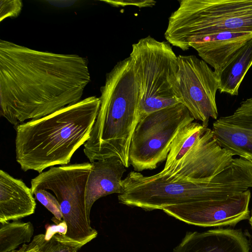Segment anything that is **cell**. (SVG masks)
I'll return each instance as SVG.
<instances>
[{"mask_svg":"<svg viewBox=\"0 0 252 252\" xmlns=\"http://www.w3.org/2000/svg\"><path fill=\"white\" fill-rule=\"evenodd\" d=\"M90 81L85 58L0 40V113L14 127L79 102Z\"/></svg>","mask_w":252,"mask_h":252,"instance_id":"obj_1","label":"cell"},{"mask_svg":"<svg viewBox=\"0 0 252 252\" xmlns=\"http://www.w3.org/2000/svg\"><path fill=\"white\" fill-rule=\"evenodd\" d=\"M100 104L99 97L89 96L15 126L16 159L22 170L41 173L47 167L68 164L89 139Z\"/></svg>","mask_w":252,"mask_h":252,"instance_id":"obj_2","label":"cell"},{"mask_svg":"<svg viewBox=\"0 0 252 252\" xmlns=\"http://www.w3.org/2000/svg\"><path fill=\"white\" fill-rule=\"evenodd\" d=\"M100 93L98 114L84 152L91 163L116 157L128 168L131 140L140 118L139 89L130 57L107 73Z\"/></svg>","mask_w":252,"mask_h":252,"instance_id":"obj_3","label":"cell"},{"mask_svg":"<svg viewBox=\"0 0 252 252\" xmlns=\"http://www.w3.org/2000/svg\"><path fill=\"white\" fill-rule=\"evenodd\" d=\"M119 202L146 211L197 201L223 199L252 188V175L246 162L234 158L231 163L210 182H198L168 176L160 172L150 176L131 171L123 179Z\"/></svg>","mask_w":252,"mask_h":252,"instance_id":"obj_4","label":"cell"},{"mask_svg":"<svg viewBox=\"0 0 252 252\" xmlns=\"http://www.w3.org/2000/svg\"><path fill=\"white\" fill-rule=\"evenodd\" d=\"M164 36L183 51L194 38L222 32L252 33V0H182Z\"/></svg>","mask_w":252,"mask_h":252,"instance_id":"obj_5","label":"cell"},{"mask_svg":"<svg viewBox=\"0 0 252 252\" xmlns=\"http://www.w3.org/2000/svg\"><path fill=\"white\" fill-rule=\"evenodd\" d=\"M129 57L139 89V119L181 103L178 56L169 43L148 36L132 45Z\"/></svg>","mask_w":252,"mask_h":252,"instance_id":"obj_6","label":"cell"},{"mask_svg":"<svg viewBox=\"0 0 252 252\" xmlns=\"http://www.w3.org/2000/svg\"><path fill=\"white\" fill-rule=\"evenodd\" d=\"M92 168L91 162L52 167L31 180L32 191L50 190L57 198L66 226L65 235L55 234L61 242L80 250L96 237L86 210L85 191Z\"/></svg>","mask_w":252,"mask_h":252,"instance_id":"obj_7","label":"cell"},{"mask_svg":"<svg viewBox=\"0 0 252 252\" xmlns=\"http://www.w3.org/2000/svg\"><path fill=\"white\" fill-rule=\"evenodd\" d=\"M194 120L181 103L140 118L129 150V164L134 171L154 169L166 160L177 133Z\"/></svg>","mask_w":252,"mask_h":252,"instance_id":"obj_8","label":"cell"},{"mask_svg":"<svg viewBox=\"0 0 252 252\" xmlns=\"http://www.w3.org/2000/svg\"><path fill=\"white\" fill-rule=\"evenodd\" d=\"M177 81L181 103L193 118L208 127L210 118L217 120L216 95L219 83L215 72L194 55L178 56Z\"/></svg>","mask_w":252,"mask_h":252,"instance_id":"obj_9","label":"cell"},{"mask_svg":"<svg viewBox=\"0 0 252 252\" xmlns=\"http://www.w3.org/2000/svg\"><path fill=\"white\" fill-rule=\"evenodd\" d=\"M250 189L233 197L194 201L166 206L168 215L188 224L201 227L236 224L249 219Z\"/></svg>","mask_w":252,"mask_h":252,"instance_id":"obj_10","label":"cell"},{"mask_svg":"<svg viewBox=\"0 0 252 252\" xmlns=\"http://www.w3.org/2000/svg\"><path fill=\"white\" fill-rule=\"evenodd\" d=\"M234 156L218 143L212 129L206 127L180 161L160 173L193 182H210L231 163Z\"/></svg>","mask_w":252,"mask_h":252,"instance_id":"obj_11","label":"cell"},{"mask_svg":"<svg viewBox=\"0 0 252 252\" xmlns=\"http://www.w3.org/2000/svg\"><path fill=\"white\" fill-rule=\"evenodd\" d=\"M212 130L221 147L252 162V97L241 102L232 114L217 119Z\"/></svg>","mask_w":252,"mask_h":252,"instance_id":"obj_12","label":"cell"},{"mask_svg":"<svg viewBox=\"0 0 252 252\" xmlns=\"http://www.w3.org/2000/svg\"><path fill=\"white\" fill-rule=\"evenodd\" d=\"M173 252H250V247L241 230L215 229L187 232Z\"/></svg>","mask_w":252,"mask_h":252,"instance_id":"obj_13","label":"cell"},{"mask_svg":"<svg viewBox=\"0 0 252 252\" xmlns=\"http://www.w3.org/2000/svg\"><path fill=\"white\" fill-rule=\"evenodd\" d=\"M252 33L222 32L190 40L187 45L194 48L199 57L219 72L234 54L248 40Z\"/></svg>","mask_w":252,"mask_h":252,"instance_id":"obj_14","label":"cell"},{"mask_svg":"<svg viewBox=\"0 0 252 252\" xmlns=\"http://www.w3.org/2000/svg\"><path fill=\"white\" fill-rule=\"evenodd\" d=\"M92 163L85 191L86 208L89 216L92 207L97 200L110 194L122 193V177L126 171V167L116 157Z\"/></svg>","mask_w":252,"mask_h":252,"instance_id":"obj_15","label":"cell"},{"mask_svg":"<svg viewBox=\"0 0 252 252\" xmlns=\"http://www.w3.org/2000/svg\"><path fill=\"white\" fill-rule=\"evenodd\" d=\"M31 188L20 179L0 170V222L18 220L35 212Z\"/></svg>","mask_w":252,"mask_h":252,"instance_id":"obj_16","label":"cell"},{"mask_svg":"<svg viewBox=\"0 0 252 252\" xmlns=\"http://www.w3.org/2000/svg\"><path fill=\"white\" fill-rule=\"evenodd\" d=\"M252 65V37L242 46L216 73L221 93L237 95L246 73Z\"/></svg>","mask_w":252,"mask_h":252,"instance_id":"obj_17","label":"cell"},{"mask_svg":"<svg viewBox=\"0 0 252 252\" xmlns=\"http://www.w3.org/2000/svg\"><path fill=\"white\" fill-rule=\"evenodd\" d=\"M205 128L202 124L194 122L182 128L172 143L165 166L161 171H166L180 161L202 134Z\"/></svg>","mask_w":252,"mask_h":252,"instance_id":"obj_18","label":"cell"},{"mask_svg":"<svg viewBox=\"0 0 252 252\" xmlns=\"http://www.w3.org/2000/svg\"><path fill=\"white\" fill-rule=\"evenodd\" d=\"M33 232V225L30 221L0 222V252H10L21 244L31 242Z\"/></svg>","mask_w":252,"mask_h":252,"instance_id":"obj_19","label":"cell"},{"mask_svg":"<svg viewBox=\"0 0 252 252\" xmlns=\"http://www.w3.org/2000/svg\"><path fill=\"white\" fill-rule=\"evenodd\" d=\"M59 231L58 225H48L45 234L35 235L28 244H24L18 250L10 252H77L76 248L56 239L55 234Z\"/></svg>","mask_w":252,"mask_h":252,"instance_id":"obj_20","label":"cell"},{"mask_svg":"<svg viewBox=\"0 0 252 252\" xmlns=\"http://www.w3.org/2000/svg\"><path fill=\"white\" fill-rule=\"evenodd\" d=\"M32 192L35 199L54 215L55 223H60L63 220V215L60 204L55 196L47 190L43 189H35Z\"/></svg>","mask_w":252,"mask_h":252,"instance_id":"obj_21","label":"cell"},{"mask_svg":"<svg viewBox=\"0 0 252 252\" xmlns=\"http://www.w3.org/2000/svg\"><path fill=\"white\" fill-rule=\"evenodd\" d=\"M22 1L20 0H0V21L7 18L17 17L22 10Z\"/></svg>","mask_w":252,"mask_h":252,"instance_id":"obj_22","label":"cell"},{"mask_svg":"<svg viewBox=\"0 0 252 252\" xmlns=\"http://www.w3.org/2000/svg\"><path fill=\"white\" fill-rule=\"evenodd\" d=\"M113 6H135L139 8L152 7L156 1L153 0H101Z\"/></svg>","mask_w":252,"mask_h":252,"instance_id":"obj_23","label":"cell"},{"mask_svg":"<svg viewBox=\"0 0 252 252\" xmlns=\"http://www.w3.org/2000/svg\"><path fill=\"white\" fill-rule=\"evenodd\" d=\"M249 223L252 228V210L251 212V215H250V218H249Z\"/></svg>","mask_w":252,"mask_h":252,"instance_id":"obj_24","label":"cell"}]
</instances>
